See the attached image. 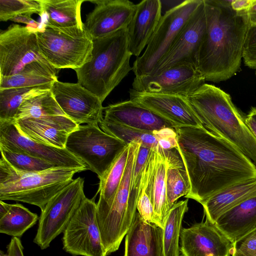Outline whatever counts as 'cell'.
<instances>
[{
  "label": "cell",
  "instance_id": "cell-1",
  "mask_svg": "<svg viewBox=\"0 0 256 256\" xmlns=\"http://www.w3.org/2000/svg\"><path fill=\"white\" fill-rule=\"evenodd\" d=\"M176 150L190 190L184 196L201 204L222 190L256 177V166L232 144L204 126L174 128Z\"/></svg>",
  "mask_w": 256,
  "mask_h": 256
},
{
  "label": "cell",
  "instance_id": "cell-2",
  "mask_svg": "<svg viewBox=\"0 0 256 256\" xmlns=\"http://www.w3.org/2000/svg\"><path fill=\"white\" fill-rule=\"evenodd\" d=\"M232 2L204 0L206 26L198 68L205 80H228L240 68L250 25L246 12L234 10Z\"/></svg>",
  "mask_w": 256,
  "mask_h": 256
},
{
  "label": "cell",
  "instance_id": "cell-3",
  "mask_svg": "<svg viewBox=\"0 0 256 256\" xmlns=\"http://www.w3.org/2000/svg\"><path fill=\"white\" fill-rule=\"evenodd\" d=\"M187 98L207 130L232 144L256 166V137L228 94L204 83Z\"/></svg>",
  "mask_w": 256,
  "mask_h": 256
},
{
  "label": "cell",
  "instance_id": "cell-4",
  "mask_svg": "<svg viewBox=\"0 0 256 256\" xmlns=\"http://www.w3.org/2000/svg\"><path fill=\"white\" fill-rule=\"evenodd\" d=\"M128 50L127 27L93 38L91 60L74 70L78 82L102 102L132 68Z\"/></svg>",
  "mask_w": 256,
  "mask_h": 256
},
{
  "label": "cell",
  "instance_id": "cell-5",
  "mask_svg": "<svg viewBox=\"0 0 256 256\" xmlns=\"http://www.w3.org/2000/svg\"><path fill=\"white\" fill-rule=\"evenodd\" d=\"M81 170L54 168L38 172L22 173L14 170L1 156L0 200H11L36 206L43 210L46 204L70 184Z\"/></svg>",
  "mask_w": 256,
  "mask_h": 256
},
{
  "label": "cell",
  "instance_id": "cell-6",
  "mask_svg": "<svg viewBox=\"0 0 256 256\" xmlns=\"http://www.w3.org/2000/svg\"><path fill=\"white\" fill-rule=\"evenodd\" d=\"M36 34L42 56L57 70H74L91 60L93 38L84 22L69 28L44 24Z\"/></svg>",
  "mask_w": 256,
  "mask_h": 256
},
{
  "label": "cell",
  "instance_id": "cell-7",
  "mask_svg": "<svg viewBox=\"0 0 256 256\" xmlns=\"http://www.w3.org/2000/svg\"><path fill=\"white\" fill-rule=\"evenodd\" d=\"M126 144L98 125H80L70 134L66 148L84 162L102 179Z\"/></svg>",
  "mask_w": 256,
  "mask_h": 256
},
{
  "label": "cell",
  "instance_id": "cell-8",
  "mask_svg": "<svg viewBox=\"0 0 256 256\" xmlns=\"http://www.w3.org/2000/svg\"><path fill=\"white\" fill-rule=\"evenodd\" d=\"M202 0H186L162 16L146 49L132 65L136 77L150 75L166 54L184 26Z\"/></svg>",
  "mask_w": 256,
  "mask_h": 256
},
{
  "label": "cell",
  "instance_id": "cell-9",
  "mask_svg": "<svg viewBox=\"0 0 256 256\" xmlns=\"http://www.w3.org/2000/svg\"><path fill=\"white\" fill-rule=\"evenodd\" d=\"M141 144H130L124 174L107 214L98 226L106 256L117 250L134 218L136 210L129 204L131 179Z\"/></svg>",
  "mask_w": 256,
  "mask_h": 256
},
{
  "label": "cell",
  "instance_id": "cell-10",
  "mask_svg": "<svg viewBox=\"0 0 256 256\" xmlns=\"http://www.w3.org/2000/svg\"><path fill=\"white\" fill-rule=\"evenodd\" d=\"M84 180L78 177L64 188L46 205L38 219L34 242L42 250L64 232L70 220L86 198Z\"/></svg>",
  "mask_w": 256,
  "mask_h": 256
},
{
  "label": "cell",
  "instance_id": "cell-11",
  "mask_svg": "<svg viewBox=\"0 0 256 256\" xmlns=\"http://www.w3.org/2000/svg\"><path fill=\"white\" fill-rule=\"evenodd\" d=\"M36 32L16 24L0 31V76L17 74L35 62L52 66L40 52Z\"/></svg>",
  "mask_w": 256,
  "mask_h": 256
},
{
  "label": "cell",
  "instance_id": "cell-12",
  "mask_svg": "<svg viewBox=\"0 0 256 256\" xmlns=\"http://www.w3.org/2000/svg\"><path fill=\"white\" fill-rule=\"evenodd\" d=\"M96 196L84 200L64 232L63 249L73 256H107L97 221Z\"/></svg>",
  "mask_w": 256,
  "mask_h": 256
},
{
  "label": "cell",
  "instance_id": "cell-13",
  "mask_svg": "<svg viewBox=\"0 0 256 256\" xmlns=\"http://www.w3.org/2000/svg\"><path fill=\"white\" fill-rule=\"evenodd\" d=\"M50 92L65 114L78 124L98 125L104 119L100 98L78 82L56 80Z\"/></svg>",
  "mask_w": 256,
  "mask_h": 256
},
{
  "label": "cell",
  "instance_id": "cell-14",
  "mask_svg": "<svg viewBox=\"0 0 256 256\" xmlns=\"http://www.w3.org/2000/svg\"><path fill=\"white\" fill-rule=\"evenodd\" d=\"M206 20L204 0L188 20L166 54L148 76L156 74L176 65L189 64L198 68Z\"/></svg>",
  "mask_w": 256,
  "mask_h": 256
},
{
  "label": "cell",
  "instance_id": "cell-15",
  "mask_svg": "<svg viewBox=\"0 0 256 256\" xmlns=\"http://www.w3.org/2000/svg\"><path fill=\"white\" fill-rule=\"evenodd\" d=\"M198 68L182 64L168 68L156 74L136 77L132 89L141 92L180 95L187 97L204 84Z\"/></svg>",
  "mask_w": 256,
  "mask_h": 256
},
{
  "label": "cell",
  "instance_id": "cell-16",
  "mask_svg": "<svg viewBox=\"0 0 256 256\" xmlns=\"http://www.w3.org/2000/svg\"><path fill=\"white\" fill-rule=\"evenodd\" d=\"M14 121L0 120V146L12 150L28 154L56 166L78 168L82 171L88 168L84 162L66 148L48 146L22 134Z\"/></svg>",
  "mask_w": 256,
  "mask_h": 256
},
{
  "label": "cell",
  "instance_id": "cell-17",
  "mask_svg": "<svg viewBox=\"0 0 256 256\" xmlns=\"http://www.w3.org/2000/svg\"><path fill=\"white\" fill-rule=\"evenodd\" d=\"M180 252L183 256H233L234 244L206 218L182 230Z\"/></svg>",
  "mask_w": 256,
  "mask_h": 256
},
{
  "label": "cell",
  "instance_id": "cell-18",
  "mask_svg": "<svg viewBox=\"0 0 256 256\" xmlns=\"http://www.w3.org/2000/svg\"><path fill=\"white\" fill-rule=\"evenodd\" d=\"M130 100L150 110L176 128L204 126L187 97L171 94L138 92L130 88Z\"/></svg>",
  "mask_w": 256,
  "mask_h": 256
},
{
  "label": "cell",
  "instance_id": "cell-19",
  "mask_svg": "<svg viewBox=\"0 0 256 256\" xmlns=\"http://www.w3.org/2000/svg\"><path fill=\"white\" fill-rule=\"evenodd\" d=\"M86 1L94 4L84 22L92 38L103 37L128 27L136 10V4L128 0Z\"/></svg>",
  "mask_w": 256,
  "mask_h": 256
},
{
  "label": "cell",
  "instance_id": "cell-20",
  "mask_svg": "<svg viewBox=\"0 0 256 256\" xmlns=\"http://www.w3.org/2000/svg\"><path fill=\"white\" fill-rule=\"evenodd\" d=\"M24 118H30L70 134L80 126L65 114L50 90L22 102L18 110L15 120Z\"/></svg>",
  "mask_w": 256,
  "mask_h": 256
},
{
  "label": "cell",
  "instance_id": "cell-21",
  "mask_svg": "<svg viewBox=\"0 0 256 256\" xmlns=\"http://www.w3.org/2000/svg\"><path fill=\"white\" fill-rule=\"evenodd\" d=\"M162 2L144 0L136 4L134 14L127 27L128 50L139 56L148 45L162 18Z\"/></svg>",
  "mask_w": 256,
  "mask_h": 256
},
{
  "label": "cell",
  "instance_id": "cell-22",
  "mask_svg": "<svg viewBox=\"0 0 256 256\" xmlns=\"http://www.w3.org/2000/svg\"><path fill=\"white\" fill-rule=\"evenodd\" d=\"M104 119L138 130L153 132L165 128H174L170 122L129 100L104 108Z\"/></svg>",
  "mask_w": 256,
  "mask_h": 256
},
{
  "label": "cell",
  "instance_id": "cell-23",
  "mask_svg": "<svg viewBox=\"0 0 256 256\" xmlns=\"http://www.w3.org/2000/svg\"><path fill=\"white\" fill-rule=\"evenodd\" d=\"M124 256H164L163 228L136 212L126 235Z\"/></svg>",
  "mask_w": 256,
  "mask_h": 256
},
{
  "label": "cell",
  "instance_id": "cell-24",
  "mask_svg": "<svg viewBox=\"0 0 256 256\" xmlns=\"http://www.w3.org/2000/svg\"><path fill=\"white\" fill-rule=\"evenodd\" d=\"M214 224L234 244L256 230V196L223 213Z\"/></svg>",
  "mask_w": 256,
  "mask_h": 256
},
{
  "label": "cell",
  "instance_id": "cell-25",
  "mask_svg": "<svg viewBox=\"0 0 256 256\" xmlns=\"http://www.w3.org/2000/svg\"><path fill=\"white\" fill-rule=\"evenodd\" d=\"M256 196V177L228 186L213 195L202 205L206 218L212 224L225 212Z\"/></svg>",
  "mask_w": 256,
  "mask_h": 256
},
{
  "label": "cell",
  "instance_id": "cell-26",
  "mask_svg": "<svg viewBox=\"0 0 256 256\" xmlns=\"http://www.w3.org/2000/svg\"><path fill=\"white\" fill-rule=\"evenodd\" d=\"M152 150L154 158L152 175V202L154 214L153 223L163 228L170 209L167 200L166 190L168 156L166 151L158 145Z\"/></svg>",
  "mask_w": 256,
  "mask_h": 256
},
{
  "label": "cell",
  "instance_id": "cell-27",
  "mask_svg": "<svg viewBox=\"0 0 256 256\" xmlns=\"http://www.w3.org/2000/svg\"><path fill=\"white\" fill-rule=\"evenodd\" d=\"M130 144L118 156L103 178L100 180L99 200L96 204L98 224L107 214L123 178L129 154Z\"/></svg>",
  "mask_w": 256,
  "mask_h": 256
},
{
  "label": "cell",
  "instance_id": "cell-28",
  "mask_svg": "<svg viewBox=\"0 0 256 256\" xmlns=\"http://www.w3.org/2000/svg\"><path fill=\"white\" fill-rule=\"evenodd\" d=\"M58 71L40 62H33L17 74L0 76V90L52 84L58 80Z\"/></svg>",
  "mask_w": 256,
  "mask_h": 256
},
{
  "label": "cell",
  "instance_id": "cell-29",
  "mask_svg": "<svg viewBox=\"0 0 256 256\" xmlns=\"http://www.w3.org/2000/svg\"><path fill=\"white\" fill-rule=\"evenodd\" d=\"M46 25L56 28H69L84 24L81 6L84 0H40Z\"/></svg>",
  "mask_w": 256,
  "mask_h": 256
},
{
  "label": "cell",
  "instance_id": "cell-30",
  "mask_svg": "<svg viewBox=\"0 0 256 256\" xmlns=\"http://www.w3.org/2000/svg\"><path fill=\"white\" fill-rule=\"evenodd\" d=\"M172 150H164L168 156L166 197L170 208L179 198L186 196L190 190L188 178L184 164Z\"/></svg>",
  "mask_w": 256,
  "mask_h": 256
},
{
  "label": "cell",
  "instance_id": "cell-31",
  "mask_svg": "<svg viewBox=\"0 0 256 256\" xmlns=\"http://www.w3.org/2000/svg\"><path fill=\"white\" fill-rule=\"evenodd\" d=\"M52 84L0 90V120H15L18 110L24 102L50 91Z\"/></svg>",
  "mask_w": 256,
  "mask_h": 256
},
{
  "label": "cell",
  "instance_id": "cell-32",
  "mask_svg": "<svg viewBox=\"0 0 256 256\" xmlns=\"http://www.w3.org/2000/svg\"><path fill=\"white\" fill-rule=\"evenodd\" d=\"M15 124L20 132L26 137L37 142L64 148L70 133L30 118L15 120Z\"/></svg>",
  "mask_w": 256,
  "mask_h": 256
},
{
  "label": "cell",
  "instance_id": "cell-33",
  "mask_svg": "<svg viewBox=\"0 0 256 256\" xmlns=\"http://www.w3.org/2000/svg\"><path fill=\"white\" fill-rule=\"evenodd\" d=\"M188 198L175 203L170 208L163 228L164 256H180L179 238L184 216L188 210Z\"/></svg>",
  "mask_w": 256,
  "mask_h": 256
},
{
  "label": "cell",
  "instance_id": "cell-34",
  "mask_svg": "<svg viewBox=\"0 0 256 256\" xmlns=\"http://www.w3.org/2000/svg\"><path fill=\"white\" fill-rule=\"evenodd\" d=\"M38 219L37 214L22 204H10L8 212L0 218V232L19 238L33 226Z\"/></svg>",
  "mask_w": 256,
  "mask_h": 256
},
{
  "label": "cell",
  "instance_id": "cell-35",
  "mask_svg": "<svg viewBox=\"0 0 256 256\" xmlns=\"http://www.w3.org/2000/svg\"><path fill=\"white\" fill-rule=\"evenodd\" d=\"M100 124L103 131L120 140L126 144L132 142H139L141 146L150 149L158 145L153 132L138 130L104 118Z\"/></svg>",
  "mask_w": 256,
  "mask_h": 256
},
{
  "label": "cell",
  "instance_id": "cell-36",
  "mask_svg": "<svg viewBox=\"0 0 256 256\" xmlns=\"http://www.w3.org/2000/svg\"><path fill=\"white\" fill-rule=\"evenodd\" d=\"M154 158L152 149L142 170L138 192L136 209L142 218L153 223L154 209L152 202V175Z\"/></svg>",
  "mask_w": 256,
  "mask_h": 256
},
{
  "label": "cell",
  "instance_id": "cell-37",
  "mask_svg": "<svg viewBox=\"0 0 256 256\" xmlns=\"http://www.w3.org/2000/svg\"><path fill=\"white\" fill-rule=\"evenodd\" d=\"M1 156L16 170L22 173L42 172L56 166L28 154L8 150L0 145Z\"/></svg>",
  "mask_w": 256,
  "mask_h": 256
},
{
  "label": "cell",
  "instance_id": "cell-38",
  "mask_svg": "<svg viewBox=\"0 0 256 256\" xmlns=\"http://www.w3.org/2000/svg\"><path fill=\"white\" fill-rule=\"evenodd\" d=\"M44 14L40 0H0V20L6 22L14 17L24 14Z\"/></svg>",
  "mask_w": 256,
  "mask_h": 256
},
{
  "label": "cell",
  "instance_id": "cell-39",
  "mask_svg": "<svg viewBox=\"0 0 256 256\" xmlns=\"http://www.w3.org/2000/svg\"><path fill=\"white\" fill-rule=\"evenodd\" d=\"M242 59L244 64L256 69V28L250 26L244 45Z\"/></svg>",
  "mask_w": 256,
  "mask_h": 256
},
{
  "label": "cell",
  "instance_id": "cell-40",
  "mask_svg": "<svg viewBox=\"0 0 256 256\" xmlns=\"http://www.w3.org/2000/svg\"><path fill=\"white\" fill-rule=\"evenodd\" d=\"M158 146L168 150L176 149L177 147V134L172 128H165L153 132Z\"/></svg>",
  "mask_w": 256,
  "mask_h": 256
},
{
  "label": "cell",
  "instance_id": "cell-41",
  "mask_svg": "<svg viewBox=\"0 0 256 256\" xmlns=\"http://www.w3.org/2000/svg\"><path fill=\"white\" fill-rule=\"evenodd\" d=\"M236 256H256V230L238 242Z\"/></svg>",
  "mask_w": 256,
  "mask_h": 256
},
{
  "label": "cell",
  "instance_id": "cell-42",
  "mask_svg": "<svg viewBox=\"0 0 256 256\" xmlns=\"http://www.w3.org/2000/svg\"><path fill=\"white\" fill-rule=\"evenodd\" d=\"M24 247L18 238L12 237L7 246V254L9 256H24Z\"/></svg>",
  "mask_w": 256,
  "mask_h": 256
},
{
  "label": "cell",
  "instance_id": "cell-43",
  "mask_svg": "<svg viewBox=\"0 0 256 256\" xmlns=\"http://www.w3.org/2000/svg\"><path fill=\"white\" fill-rule=\"evenodd\" d=\"M256 2V0H232L230 6L236 12H246Z\"/></svg>",
  "mask_w": 256,
  "mask_h": 256
},
{
  "label": "cell",
  "instance_id": "cell-44",
  "mask_svg": "<svg viewBox=\"0 0 256 256\" xmlns=\"http://www.w3.org/2000/svg\"><path fill=\"white\" fill-rule=\"evenodd\" d=\"M250 26L256 28V2L253 6L246 11Z\"/></svg>",
  "mask_w": 256,
  "mask_h": 256
},
{
  "label": "cell",
  "instance_id": "cell-45",
  "mask_svg": "<svg viewBox=\"0 0 256 256\" xmlns=\"http://www.w3.org/2000/svg\"><path fill=\"white\" fill-rule=\"evenodd\" d=\"M10 204L4 202L0 200V218L4 216L8 210Z\"/></svg>",
  "mask_w": 256,
  "mask_h": 256
},
{
  "label": "cell",
  "instance_id": "cell-46",
  "mask_svg": "<svg viewBox=\"0 0 256 256\" xmlns=\"http://www.w3.org/2000/svg\"><path fill=\"white\" fill-rule=\"evenodd\" d=\"M249 112L256 119V107H252Z\"/></svg>",
  "mask_w": 256,
  "mask_h": 256
},
{
  "label": "cell",
  "instance_id": "cell-47",
  "mask_svg": "<svg viewBox=\"0 0 256 256\" xmlns=\"http://www.w3.org/2000/svg\"><path fill=\"white\" fill-rule=\"evenodd\" d=\"M0 256H9L8 254H5L2 251L0 252Z\"/></svg>",
  "mask_w": 256,
  "mask_h": 256
},
{
  "label": "cell",
  "instance_id": "cell-48",
  "mask_svg": "<svg viewBox=\"0 0 256 256\" xmlns=\"http://www.w3.org/2000/svg\"></svg>",
  "mask_w": 256,
  "mask_h": 256
}]
</instances>
